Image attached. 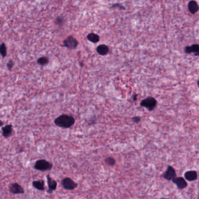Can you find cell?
<instances>
[{"label":"cell","instance_id":"6da1fadb","mask_svg":"<svg viewBox=\"0 0 199 199\" xmlns=\"http://www.w3.org/2000/svg\"><path fill=\"white\" fill-rule=\"evenodd\" d=\"M75 119L73 116L67 115H62L58 116L54 121L55 124L59 127L68 128L75 124Z\"/></svg>","mask_w":199,"mask_h":199},{"label":"cell","instance_id":"7a4b0ae2","mask_svg":"<svg viewBox=\"0 0 199 199\" xmlns=\"http://www.w3.org/2000/svg\"><path fill=\"white\" fill-rule=\"evenodd\" d=\"M52 167L53 165L50 162L43 159L37 160L34 165V168L35 169L42 172L50 171L52 169Z\"/></svg>","mask_w":199,"mask_h":199},{"label":"cell","instance_id":"3957f363","mask_svg":"<svg viewBox=\"0 0 199 199\" xmlns=\"http://www.w3.org/2000/svg\"><path fill=\"white\" fill-rule=\"evenodd\" d=\"M157 100L152 97H148L140 103L141 106L146 108L149 111H153L157 106Z\"/></svg>","mask_w":199,"mask_h":199},{"label":"cell","instance_id":"277c9868","mask_svg":"<svg viewBox=\"0 0 199 199\" xmlns=\"http://www.w3.org/2000/svg\"><path fill=\"white\" fill-rule=\"evenodd\" d=\"M9 191L13 195H22L25 193V189L17 182H13L9 185Z\"/></svg>","mask_w":199,"mask_h":199},{"label":"cell","instance_id":"5b68a950","mask_svg":"<svg viewBox=\"0 0 199 199\" xmlns=\"http://www.w3.org/2000/svg\"><path fill=\"white\" fill-rule=\"evenodd\" d=\"M62 185L63 188L68 190H72L78 187V183H76L72 179L68 177L63 179Z\"/></svg>","mask_w":199,"mask_h":199},{"label":"cell","instance_id":"8992f818","mask_svg":"<svg viewBox=\"0 0 199 199\" xmlns=\"http://www.w3.org/2000/svg\"><path fill=\"white\" fill-rule=\"evenodd\" d=\"M63 43V45L64 47H66L69 49H72V50L76 48L79 44L78 40L72 36H68L65 40H64Z\"/></svg>","mask_w":199,"mask_h":199},{"label":"cell","instance_id":"52a82bcc","mask_svg":"<svg viewBox=\"0 0 199 199\" xmlns=\"http://www.w3.org/2000/svg\"><path fill=\"white\" fill-rule=\"evenodd\" d=\"M161 177L167 180H172L173 179L177 177V173L175 168L171 165H168L166 171Z\"/></svg>","mask_w":199,"mask_h":199},{"label":"cell","instance_id":"ba28073f","mask_svg":"<svg viewBox=\"0 0 199 199\" xmlns=\"http://www.w3.org/2000/svg\"><path fill=\"white\" fill-rule=\"evenodd\" d=\"M184 52L187 54H193L194 55L199 57V44H193L189 46H186L184 48Z\"/></svg>","mask_w":199,"mask_h":199},{"label":"cell","instance_id":"9c48e42d","mask_svg":"<svg viewBox=\"0 0 199 199\" xmlns=\"http://www.w3.org/2000/svg\"><path fill=\"white\" fill-rule=\"evenodd\" d=\"M172 182L175 184L179 189L182 190L188 186V183L186 179L183 177H176L172 180Z\"/></svg>","mask_w":199,"mask_h":199},{"label":"cell","instance_id":"30bf717a","mask_svg":"<svg viewBox=\"0 0 199 199\" xmlns=\"http://www.w3.org/2000/svg\"><path fill=\"white\" fill-rule=\"evenodd\" d=\"M46 178H47L48 188L47 192L48 193H51L53 192V191L55 190L57 188V182L54 179L51 178L50 175H47Z\"/></svg>","mask_w":199,"mask_h":199},{"label":"cell","instance_id":"8fae6325","mask_svg":"<svg viewBox=\"0 0 199 199\" xmlns=\"http://www.w3.org/2000/svg\"><path fill=\"white\" fill-rule=\"evenodd\" d=\"M198 177V174L197 171L195 170H190L188 171L184 174V178L186 180L193 182L196 180Z\"/></svg>","mask_w":199,"mask_h":199},{"label":"cell","instance_id":"7c38bea8","mask_svg":"<svg viewBox=\"0 0 199 199\" xmlns=\"http://www.w3.org/2000/svg\"><path fill=\"white\" fill-rule=\"evenodd\" d=\"M188 7L190 13L193 15L196 13L199 10V4L195 0H190L189 2Z\"/></svg>","mask_w":199,"mask_h":199},{"label":"cell","instance_id":"4fadbf2b","mask_svg":"<svg viewBox=\"0 0 199 199\" xmlns=\"http://www.w3.org/2000/svg\"><path fill=\"white\" fill-rule=\"evenodd\" d=\"M2 136L5 138L7 139L8 137H10L12 135V132H13V126L12 125H7L4 126L2 128Z\"/></svg>","mask_w":199,"mask_h":199},{"label":"cell","instance_id":"5bb4252c","mask_svg":"<svg viewBox=\"0 0 199 199\" xmlns=\"http://www.w3.org/2000/svg\"><path fill=\"white\" fill-rule=\"evenodd\" d=\"M32 186L38 190L44 191L45 190L44 181V180H42V179L33 181Z\"/></svg>","mask_w":199,"mask_h":199},{"label":"cell","instance_id":"9a60e30c","mask_svg":"<svg viewBox=\"0 0 199 199\" xmlns=\"http://www.w3.org/2000/svg\"><path fill=\"white\" fill-rule=\"evenodd\" d=\"M108 51H109L108 47L104 44L100 45L97 48V52L101 55H107Z\"/></svg>","mask_w":199,"mask_h":199},{"label":"cell","instance_id":"2e32d148","mask_svg":"<svg viewBox=\"0 0 199 199\" xmlns=\"http://www.w3.org/2000/svg\"><path fill=\"white\" fill-rule=\"evenodd\" d=\"M87 39L90 41V42H94V43H96L98 42L100 40V37L98 35H97V34H95L93 33H90L87 35Z\"/></svg>","mask_w":199,"mask_h":199},{"label":"cell","instance_id":"e0dca14e","mask_svg":"<svg viewBox=\"0 0 199 199\" xmlns=\"http://www.w3.org/2000/svg\"><path fill=\"white\" fill-rule=\"evenodd\" d=\"M0 55L2 58H5L7 55V46L4 42L2 43L0 45Z\"/></svg>","mask_w":199,"mask_h":199},{"label":"cell","instance_id":"ac0fdd59","mask_svg":"<svg viewBox=\"0 0 199 199\" xmlns=\"http://www.w3.org/2000/svg\"><path fill=\"white\" fill-rule=\"evenodd\" d=\"M37 63L40 65L44 66L48 64V63H49V59L46 57H42L37 60Z\"/></svg>","mask_w":199,"mask_h":199},{"label":"cell","instance_id":"d6986e66","mask_svg":"<svg viewBox=\"0 0 199 199\" xmlns=\"http://www.w3.org/2000/svg\"><path fill=\"white\" fill-rule=\"evenodd\" d=\"M105 161L108 165L110 166H114L115 164V159L113 157H107L105 159Z\"/></svg>","mask_w":199,"mask_h":199},{"label":"cell","instance_id":"ffe728a7","mask_svg":"<svg viewBox=\"0 0 199 199\" xmlns=\"http://www.w3.org/2000/svg\"><path fill=\"white\" fill-rule=\"evenodd\" d=\"M14 66V62L12 61V60H9V61L7 63V68L9 71H11L12 69L13 68Z\"/></svg>","mask_w":199,"mask_h":199},{"label":"cell","instance_id":"44dd1931","mask_svg":"<svg viewBox=\"0 0 199 199\" xmlns=\"http://www.w3.org/2000/svg\"><path fill=\"white\" fill-rule=\"evenodd\" d=\"M111 8H119V10H125V8L124 6L121 5V4H113L112 6H111Z\"/></svg>","mask_w":199,"mask_h":199},{"label":"cell","instance_id":"7402d4cb","mask_svg":"<svg viewBox=\"0 0 199 199\" xmlns=\"http://www.w3.org/2000/svg\"><path fill=\"white\" fill-rule=\"evenodd\" d=\"M63 22V17H57L55 19V23L58 25H62Z\"/></svg>","mask_w":199,"mask_h":199},{"label":"cell","instance_id":"603a6c76","mask_svg":"<svg viewBox=\"0 0 199 199\" xmlns=\"http://www.w3.org/2000/svg\"><path fill=\"white\" fill-rule=\"evenodd\" d=\"M133 120L135 122H138L140 121V118L139 117H134V118H133Z\"/></svg>","mask_w":199,"mask_h":199},{"label":"cell","instance_id":"cb8c5ba5","mask_svg":"<svg viewBox=\"0 0 199 199\" xmlns=\"http://www.w3.org/2000/svg\"><path fill=\"white\" fill-rule=\"evenodd\" d=\"M3 125H4V122L0 120V127H2Z\"/></svg>","mask_w":199,"mask_h":199},{"label":"cell","instance_id":"d4e9b609","mask_svg":"<svg viewBox=\"0 0 199 199\" xmlns=\"http://www.w3.org/2000/svg\"><path fill=\"white\" fill-rule=\"evenodd\" d=\"M198 86H199V80H198Z\"/></svg>","mask_w":199,"mask_h":199},{"label":"cell","instance_id":"484cf974","mask_svg":"<svg viewBox=\"0 0 199 199\" xmlns=\"http://www.w3.org/2000/svg\"><path fill=\"white\" fill-rule=\"evenodd\" d=\"M167 199V198H161V199Z\"/></svg>","mask_w":199,"mask_h":199},{"label":"cell","instance_id":"4316f807","mask_svg":"<svg viewBox=\"0 0 199 199\" xmlns=\"http://www.w3.org/2000/svg\"></svg>","mask_w":199,"mask_h":199}]
</instances>
